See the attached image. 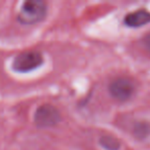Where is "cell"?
<instances>
[{
	"instance_id": "6da1fadb",
	"label": "cell",
	"mask_w": 150,
	"mask_h": 150,
	"mask_svg": "<svg viewBox=\"0 0 150 150\" xmlns=\"http://www.w3.org/2000/svg\"><path fill=\"white\" fill-rule=\"evenodd\" d=\"M46 13V4L42 1L30 0L23 3L18 15L21 23L26 25H33L42 21Z\"/></svg>"
},
{
	"instance_id": "7a4b0ae2",
	"label": "cell",
	"mask_w": 150,
	"mask_h": 150,
	"mask_svg": "<svg viewBox=\"0 0 150 150\" xmlns=\"http://www.w3.org/2000/svg\"><path fill=\"white\" fill-rule=\"evenodd\" d=\"M43 63V57L39 52L28 50L18 54L13 62V68L17 72L26 73L37 69Z\"/></svg>"
},
{
	"instance_id": "3957f363",
	"label": "cell",
	"mask_w": 150,
	"mask_h": 150,
	"mask_svg": "<svg viewBox=\"0 0 150 150\" xmlns=\"http://www.w3.org/2000/svg\"><path fill=\"white\" fill-rule=\"evenodd\" d=\"M60 112L52 105H41L34 113V122L40 127H50L58 125L60 121Z\"/></svg>"
},
{
	"instance_id": "277c9868",
	"label": "cell",
	"mask_w": 150,
	"mask_h": 150,
	"mask_svg": "<svg viewBox=\"0 0 150 150\" xmlns=\"http://www.w3.org/2000/svg\"><path fill=\"white\" fill-rule=\"evenodd\" d=\"M109 92L115 100L125 102L132 98L135 92V84L129 78L118 77L110 83Z\"/></svg>"
},
{
	"instance_id": "5b68a950",
	"label": "cell",
	"mask_w": 150,
	"mask_h": 150,
	"mask_svg": "<svg viewBox=\"0 0 150 150\" xmlns=\"http://www.w3.org/2000/svg\"><path fill=\"white\" fill-rule=\"evenodd\" d=\"M150 22V13L146 9H138L136 11L125 16L123 23L125 26L132 28H138L146 25Z\"/></svg>"
},
{
	"instance_id": "8992f818",
	"label": "cell",
	"mask_w": 150,
	"mask_h": 150,
	"mask_svg": "<svg viewBox=\"0 0 150 150\" xmlns=\"http://www.w3.org/2000/svg\"><path fill=\"white\" fill-rule=\"evenodd\" d=\"M101 145L107 150H117L119 147V143L116 139L110 137V136H105L102 137L100 140Z\"/></svg>"
},
{
	"instance_id": "52a82bcc",
	"label": "cell",
	"mask_w": 150,
	"mask_h": 150,
	"mask_svg": "<svg viewBox=\"0 0 150 150\" xmlns=\"http://www.w3.org/2000/svg\"><path fill=\"white\" fill-rule=\"evenodd\" d=\"M144 44H145V46L147 47V50L150 52V34H148L145 37V39H144Z\"/></svg>"
}]
</instances>
